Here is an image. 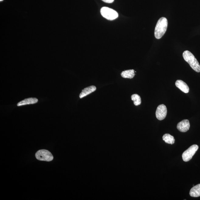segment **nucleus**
<instances>
[{
	"instance_id": "obj_1",
	"label": "nucleus",
	"mask_w": 200,
	"mask_h": 200,
	"mask_svg": "<svg viewBox=\"0 0 200 200\" xmlns=\"http://www.w3.org/2000/svg\"><path fill=\"white\" fill-rule=\"evenodd\" d=\"M168 25L167 19L162 17L157 22L155 30V36L157 39H160L163 36L167 31Z\"/></svg>"
},
{
	"instance_id": "obj_2",
	"label": "nucleus",
	"mask_w": 200,
	"mask_h": 200,
	"mask_svg": "<svg viewBox=\"0 0 200 200\" xmlns=\"http://www.w3.org/2000/svg\"><path fill=\"white\" fill-rule=\"evenodd\" d=\"M183 57L184 60L189 64L193 70L197 72H200L199 63L192 53L188 50L184 51L183 52Z\"/></svg>"
},
{
	"instance_id": "obj_3",
	"label": "nucleus",
	"mask_w": 200,
	"mask_h": 200,
	"mask_svg": "<svg viewBox=\"0 0 200 200\" xmlns=\"http://www.w3.org/2000/svg\"><path fill=\"white\" fill-rule=\"evenodd\" d=\"M101 13L103 17L111 21L116 19L118 16V13L116 11L106 7L101 8Z\"/></svg>"
},
{
	"instance_id": "obj_4",
	"label": "nucleus",
	"mask_w": 200,
	"mask_h": 200,
	"mask_svg": "<svg viewBox=\"0 0 200 200\" xmlns=\"http://www.w3.org/2000/svg\"><path fill=\"white\" fill-rule=\"evenodd\" d=\"M35 157L39 160L47 162L51 161L53 159L52 154L48 150H38L35 154Z\"/></svg>"
},
{
	"instance_id": "obj_5",
	"label": "nucleus",
	"mask_w": 200,
	"mask_h": 200,
	"mask_svg": "<svg viewBox=\"0 0 200 200\" xmlns=\"http://www.w3.org/2000/svg\"><path fill=\"white\" fill-rule=\"evenodd\" d=\"M199 148V147L196 145L191 146L187 150L183 153L182 155L183 160L184 161L187 162L191 160L193 156L196 153Z\"/></svg>"
},
{
	"instance_id": "obj_6",
	"label": "nucleus",
	"mask_w": 200,
	"mask_h": 200,
	"mask_svg": "<svg viewBox=\"0 0 200 200\" xmlns=\"http://www.w3.org/2000/svg\"><path fill=\"white\" fill-rule=\"evenodd\" d=\"M167 107L164 104L159 105L157 107L156 112V117L160 121L163 120L167 116Z\"/></svg>"
},
{
	"instance_id": "obj_7",
	"label": "nucleus",
	"mask_w": 200,
	"mask_h": 200,
	"mask_svg": "<svg viewBox=\"0 0 200 200\" xmlns=\"http://www.w3.org/2000/svg\"><path fill=\"white\" fill-rule=\"evenodd\" d=\"M190 127L188 120H183L178 124L177 128L179 131L182 133H185L188 130Z\"/></svg>"
},
{
	"instance_id": "obj_8",
	"label": "nucleus",
	"mask_w": 200,
	"mask_h": 200,
	"mask_svg": "<svg viewBox=\"0 0 200 200\" xmlns=\"http://www.w3.org/2000/svg\"><path fill=\"white\" fill-rule=\"evenodd\" d=\"M175 85L183 92L186 94L189 92V88L188 86L185 82L181 80H178L176 81Z\"/></svg>"
},
{
	"instance_id": "obj_9",
	"label": "nucleus",
	"mask_w": 200,
	"mask_h": 200,
	"mask_svg": "<svg viewBox=\"0 0 200 200\" xmlns=\"http://www.w3.org/2000/svg\"><path fill=\"white\" fill-rule=\"evenodd\" d=\"M96 89V88L95 86H91L87 88H85L82 90V92L79 95L80 98H82L85 96L88 95L91 93L94 92Z\"/></svg>"
},
{
	"instance_id": "obj_10",
	"label": "nucleus",
	"mask_w": 200,
	"mask_h": 200,
	"mask_svg": "<svg viewBox=\"0 0 200 200\" xmlns=\"http://www.w3.org/2000/svg\"><path fill=\"white\" fill-rule=\"evenodd\" d=\"M38 100L35 98H30L25 99L18 103L17 106H20L25 105L33 104L38 102Z\"/></svg>"
},
{
	"instance_id": "obj_11",
	"label": "nucleus",
	"mask_w": 200,
	"mask_h": 200,
	"mask_svg": "<svg viewBox=\"0 0 200 200\" xmlns=\"http://www.w3.org/2000/svg\"><path fill=\"white\" fill-rule=\"evenodd\" d=\"M190 195L193 197H198L200 196V184L194 186L191 190Z\"/></svg>"
},
{
	"instance_id": "obj_12",
	"label": "nucleus",
	"mask_w": 200,
	"mask_h": 200,
	"mask_svg": "<svg viewBox=\"0 0 200 200\" xmlns=\"http://www.w3.org/2000/svg\"><path fill=\"white\" fill-rule=\"evenodd\" d=\"M135 71L133 69L123 71L121 74L122 77L125 78L133 79L135 75Z\"/></svg>"
},
{
	"instance_id": "obj_13",
	"label": "nucleus",
	"mask_w": 200,
	"mask_h": 200,
	"mask_svg": "<svg viewBox=\"0 0 200 200\" xmlns=\"http://www.w3.org/2000/svg\"><path fill=\"white\" fill-rule=\"evenodd\" d=\"M163 140L165 141L166 143L170 144L172 145L174 143L175 140L173 136L169 134H165L162 137Z\"/></svg>"
},
{
	"instance_id": "obj_14",
	"label": "nucleus",
	"mask_w": 200,
	"mask_h": 200,
	"mask_svg": "<svg viewBox=\"0 0 200 200\" xmlns=\"http://www.w3.org/2000/svg\"><path fill=\"white\" fill-rule=\"evenodd\" d=\"M132 101H133L135 106H138L141 103V99L140 95L136 94H133L131 96Z\"/></svg>"
},
{
	"instance_id": "obj_15",
	"label": "nucleus",
	"mask_w": 200,
	"mask_h": 200,
	"mask_svg": "<svg viewBox=\"0 0 200 200\" xmlns=\"http://www.w3.org/2000/svg\"><path fill=\"white\" fill-rule=\"evenodd\" d=\"M102 1L105 2L111 3L113 2L114 1V0H102Z\"/></svg>"
},
{
	"instance_id": "obj_16",
	"label": "nucleus",
	"mask_w": 200,
	"mask_h": 200,
	"mask_svg": "<svg viewBox=\"0 0 200 200\" xmlns=\"http://www.w3.org/2000/svg\"><path fill=\"white\" fill-rule=\"evenodd\" d=\"M3 1V0H0V1H1H1Z\"/></svg>"
}]
</instances>
